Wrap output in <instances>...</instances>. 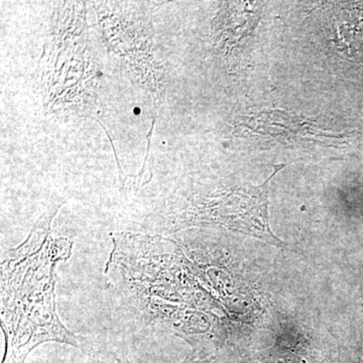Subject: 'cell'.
Masks as SVG:
<instances>
[{
  "mask_svg": "<svg viewBox=\"0 0 363 363\" xmlns=\"http://www.w3.org/2000/svg\"><path fill=\"white\" fill-rule=\"evenodd\" d=\"M113 248L105 267L107 285L125 312L142 328L173 334L199 345L213 333L212 318L196 311L209 304L175 241L159 235L111 233Z\"/></svg>",
  "mask_w": 363,
  "mask_h": 363,
  "instance_id": "obj_1",
  "label": "cell"
},
{
  "mask_svg": "<svg viewBox=\"0 0 363 363\" xmlns=\"http://www.w3.org/2000/svg\"><path fill=\"white\" fill-rule=\"evenodd\" d=\"M284 167V164L274 167L272 175L259 186L233 188L201 200L182 219L180 228L222 226L274 247L286 248V243L272 233L269 218V183Z\"/></svg>",
  "mask_w": 363,
  "mask_h": 363,
  "instance_id": "obj_3",
  "label": "cell"
},
{
  "mask_svg": "<svg viewBox=\"0 0 363 363\" xmlns=\"http://www.w3.org/2000/svg\"><path fill=\"white\" fill-rule=\"evenodd\" d=\"M56 212L43 216L25 242L1 259V329L6 341L2 363H25L45 342L65 343L91 355L97 348L76 335L60 320L56 308V269L70 259L73 242L52 238Z\"/></svg>",
  "mask_w": 363,
  "mask_h": 363,
  "instance_id": "obj_2",
  "label": "cell"
},
{
  "mask_svg": "<svg viewBox=\"0 0 363 363\" xmlns=\"http://www.w3.org/2000/svg\"><path fill=\"white\" fill-rule=\"evenodd\" d=\"M91 357L94 359L96 363H133L130 362L128 359H124L105 350H96ZM215 360L213 358L203 357L201 354L198 353L192 352L190 355H188L183 362L179 363H214Z\"/></svg>",
  "mask_w": 363,
  "mask_h": 363,
  "instance_id": "obj_5",
  "label": "cell"
},
{
  "mask_svg": "<svg viewBox=\"0 0 363 363\" xmlns=\"http://www.w3.org/2000/svg\"><path fill=\"white\" fill-rule=\"evenodd\" d=\"M252 358L259 363H341L330 350L298 330L279 331L272 345L255 351Z\"/></svg>",
  "mask_w": 363,
  "mask_h": 363,
  "instance_id": "obj_4",
  "label": "cell"
},
{
  "mask_svg": "<svg viewBox=\"0 0 363 363\" xmlns=\"http://www.w3.org/2000/svg\"><path fill=\"white\" fill-rule=\"evenodd\" d=\"M351 362H352V363H363V355H357V357L353 358Z\"/></svg>",
  "mask_w": 363,
  "mask_h": 363,
  "instance_id": "obj_6",
  "label": "cell"
}]
</instances>
